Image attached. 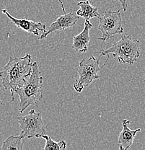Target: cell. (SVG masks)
<instances>
[{"label":"cell","instance_id":"1","mask_svg":"<svg viewBox=\"0 0 145 150\" xmlns=\"http://www.w3.org/2000/svg\"><path fill=\"white\" fill-rule=\"evenodd\" d=\"M32 56L26 54L23 57H10L8 63L0 71V78L4 90H9L14 100L15 91L19 89L32 71Z\"/></svg>","mask_w":145,"mask_h":150},{"label":"cell","instance_id":"2","mask_svg":"<svg viewBox=\"0 0 145 150\" xmlns=\"http://www.w3.org/2000/svg\"><path fill=\"white\" fill-rule=\"evenodd\" d=\"M43 76L40 75L39 66L37 62H33L32 71L27 79L15 93L19 95V112L23 113L31 105L35 104L43 98Z\"/></svg>","mask_w":145,"mask_h":150},{"label":"cell","instance_id":"3","mask_svg":"<svg viewBox=\"0 0 145 150\" xmlns=\"http://www.w3.org/2000/svg\"><path fill=\"white\" fill-rule=\"evenodd\" d=\"M100 56L113 54L120 64L133 65L140 55L139 40H134L131 35H121V40L113 42L107 49H102L98 52Z\"/></svg>","mask_w":145,"mask_h":150},{"label":"cell","instance_id":"4","mask_svg":"<svg viewBox=\"0 0 145 150\" xmlns=\"http://www.w3.org/2000/svg\"><path fill=\"white\" fill-rule=\"evenodd\" d=\"M96 59L95 56H91L89 59H82L79 62L77 69V74L79 78L76 79L73 84L74 90L80 93L84 87L90 85L94 80L100 78L99 72L101 69L100 67V59Z\"/></svg>","mask_w":145,"mask_h":150},{"label":"cell","instance_id":"5","mask_svg":"<svg viewBox=\"0 0 145 150\" xmlns=\"http://www.w3.org/2000/svg\"><path fill=\"white\" fill-rule=\"evenodd\" d=\"M21 129L20 137L27 139L33 137L41 138L46 134V126L42 119L41 112L31 110L27 115L17 117Z\"/></svg>","mask_w":145,"mask_h":150},{"label":"cell","instance_id":"6","mask_svg":"<svg viewBox=\"0 0 145 150\" xmlns=\"http://www.w3.org/2000/svg\"><path fill=\"white\" fill-rule=\"evenodd\" d=\"M98 20L99 25L98 28L102 33V37L98 38V40L105 41L112 38L114 35L118 34L122 35L124 33L121 9L117 11L108 9L105 11L103 15H100Z\"/></svg>","mask_w":145,"mask_h":150},{"label":"cell","instance_id":"7","mask_svg":"<svg viewBox=\"0 0 145 150\" xmlns=\"http://www.w3.org/2000/svg\"><path fill=\"white\" fill-rule=\"evenodd\" d=\"M79 19V17L74 12H70L69 13H65L64 15L58 18L55 22L51 23V25L48 28V30H46V32L43 33L39 37V39L40 40L44 39L47 38L48 35L54 33L60 32L68 28H72L73 26L75 25Z\"/></svg>","mask_w":145,"mask_h":150},{"label":"cell","instance_id":"8","mask_svg":"<svg viewBox=\"0 0 145 150\" xmlns=\"http://www.w3.org/2000/svg\"><path fill=\"white\" fill-rule=\"evenodd\" d=\"M2 13L5 14L11 21L14 23V25L17 26V28L26 31L28 33L33 34V35H40V32H46V25L43 24L41 22H35L33 20H27V19H18L14 18L7 11V9H2Z\"/></svg>","mask_w":145,"mask_h":150},{"label":"cell","instance_id":"9","mask_svg":"<svg viewBox=\"0 0 145 150\" xmlns=\"http://www.w3.org/2000/svg\"><path fill=\"white\" fill-rule=\"evenodd\" d=\"M92 27H93L92 23H90L89 20H85V28L78 35L73 36V43L71 48L76 52L80 53V54L87 52V48L90 45V30Z\"/></svg>","mask_w":145,"mask_h":150},{"label":"cell","instance_id":"10","mask_svg":"<svg viewBox=\"0 0 145 150\" xmlns=\"http://www.w3.org/2000/svg\"><path fill=\"white\" fill-rule=\"evenodd\" d=\"M122 124V131L120 133L118 139V145L121 150H126L132 146L136 134L141 131L140 129L136 130H132L129 127L130 121L124 119L121 121Z\"/></svg>","mask_w":145,"mask_h":150},{"label":"cell","instance_id":"11","mask_svg":"<svg viewBox=\"0 0 145 150\" xmlns=\"http://www.w3.org/2000/svg\"><path fill=\"white\" fill-rule=\"evenodd\" d=\"M79 9L77 11V15L79 17L83 18L84 20H90L94 18H99L100 15L98 12V9L97 7L93 6L90 3L89 0L81 1L78 3Z\"/></svg>","mask_w":145,"mask_h":150},{"label":"cell","instance_id":"12","mask_svg":"<svg viewBox=\"0 0 145 150\" xmlns=\"http://www.w3.org/2000/svg\"><path fill=\"white\" fill-rule=\"evenodd\" d=\"M23 137L20 136H10L3 142L1 150H22L23 149Z\"/></svg>","mask_w":145,"mask_h":150},{"label":"cell","instance_id":"13","mask_svg":"<svg viewBox=\"0 0 145 150\" xmlns=\"http://www.w3.org/2000/svg\"><path fill=\"white\" fill-rule=\"evenodd\" d=\"M41 138L44 139L46 140V145L43 148V150H47V149H59V150H64L66 149V142L64 141H60L59 142H54L52 139L50 137L45 134L41 137Z\"/></svg>","mask_w":145,"mask_h":150},{"label":"cell","instance_id":"14","mask_svg":"<svg viewBox=\"0 0 145 150\" xmlns=\"http://www.w3.org/2000/svg\"><path fill=\"white\" fill-rule=\"evenodd\" d=\"M115 1H118L121 3V5L122 7V9L126 12L127 10V3H126V0H115Z\"/></svg>","mask_w":145,"mask_h":150},{"label":"cell","instance_id":"15","mask_svg":"<svg viewBox=\"0 0 145 150\" xmlns=\"http://www.w3.org/2000/svg\"><path fill=\"white\" fill-rule=\"evenodd\" d=\"M58 1H59V4H60L61 7H62V10H63V12H64V13L65 14V13H66V10H65L64 7V4H63V2H62V0H58Z\"/></svg>","mask_w":145,"mask_h":150},{"label":"cell","instance_id":"16","mask_svg":"<svg viewBox=\"0 0 145 150\" xmlns=\"http://www.w3.org/2000/svg\"><path fill=\"white\" fill-rule=\"evenodd\" d=\"M1 104H2V102H1V100H0V106H1Z\"/></svg>","mask_w":145,"mask_h":150}]
</instances>
